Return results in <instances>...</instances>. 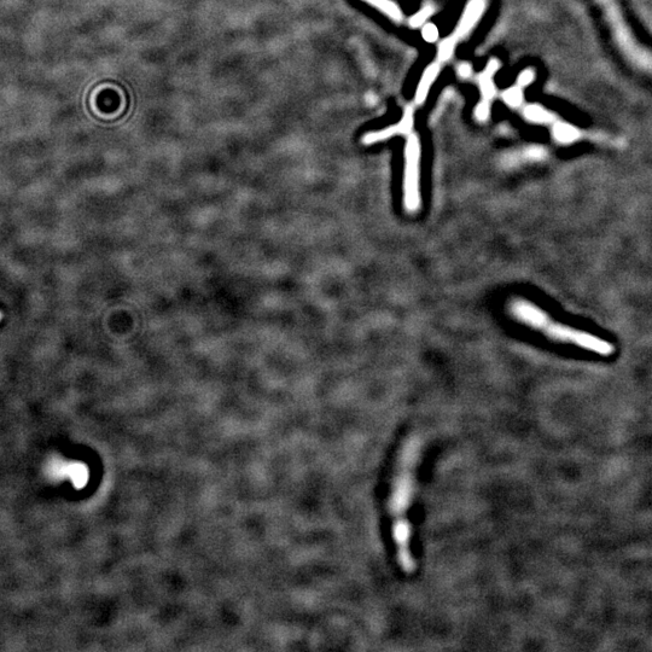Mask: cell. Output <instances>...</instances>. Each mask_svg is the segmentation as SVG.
Segmentation results:
<instances>
[{"label": "cell", "mask_w": 652, "mask_h": 652, "mask_svg": "<svg viewBox=\"0 0 652 652\" xmlns=\"http://www.w3.org/2000/svg\"><path fill=\"white\" fill-rule=\"evenodd\" d=\"M487 8V0H469L467 7H465L461 20L458 22L456 31L452 34L454 38L459 40L468 37L469 33L473 31L477 23L482 19Z\"/></svg>", "instance_id": "5b68a950"}, {"label": "cell", "mask_w": 652, "mask_h": 652, "mask_svg": "<svg viewBox=\"0 0 652 652\" xmlns=\"http://www.w3.org/2000/svg\"><path fill=\"white\" fill-rule=\"evenodd\" d=\"M526 115L529 120L535 122H544L550 119V115L545 112L544 109L539 107H529L526 109Z\"/></svg>", "instance_id": "4fadbf2b"}, {"label": "cell", "mask_w": 652, "mask_h": 652, "mask_svg": "<svg viewBox=\"0 0 652 652\" xmlns=\"http://www.w3.org/2000/svg\"><path fill=\"white\" fill-rule=\"evenodd\" d=\"M419 454H421V441L416 436H412L401 448L389 499V514L392 516V535L397 550V560L405 574H413L417 568L411 550L412 528L409 511L415 493Z\"/></svg>", "instance_id": "6da1fadb"}, {"label": "cell", "mask_w": 652, "mask_h": 652, "mask_svg": "<svg viewBox=\"0 0 652 652\" xmlns=\"http://www.w3.org/2000/svg\"><path fill=\"white\" fill-rule=\"evenodd\" d=\"M499 67L498 61L489 62L486 71L481 74L480 77V86L482 90V95L485 97V100L489 101L496 93L494 89L493 77L496 74V71Z\"/></svg>", "instance_id": "ba28073f"}, {"label": "cell", "mask_w": 652, "mask_h": 652, "mask_svg": "<svg viewBox=\"0 0 652 652\" xmlns=\"http://www.w3.org/2000/svg\"><path fill=\"white\" fill-rule=\"evenodd\" d=\"M422 37L428 43H436L439 39V29L433 23H424L422 28Z\"/></svg>", "instance_id": "8fae6325"}, {"label": "cell", "mask_w": 652, "mask_h": 652, "mask_svg": "<svg viewBox=\"0 0 652 652\" xmlns=\"http://www.w3.org/2000/svg\"><path fill=\"white\" fill-rule=\"evenodd\" d=\"M458 40L454 38L453 36L446 38L445 40H442V42L439 45V50H438V62L439 63H445L448 60H451L454 50H456Z\"/></svg>", "instance_id": "9c48e42d"}, {"label": "cell", "mask_w": 652, "mask_h": 652, "mask_svg": "<svg viewBox=\"0 0 652 652\" xmlns=\"http://www.w3.org/2000/svg\"><path fill=\"white\" fill-rule=\"evenodd\" d=\"M440 72L441 67L439 62L430 64V66L426 68V71L423 72L422 78L419 80L415 96V102L417 106H422V104L427 101L430 89H432L436 79L439 78Z\"/></svg>", "instance_id": "8992f818"}, {"label": "cell", "mask_w": 652, "mask_h": 652, "mask_svg": "<svg viewBox=\"0 0 652 652\" xmlns=\"http://www.w3.org/2000/svg\"><path fill=\"white\" fill-rule=\"evenodd\" d=\"M511 316H514L521 323H525L535 330L541 331L553 340L570 343L589 351L610 355L614 352V347L609 342L599 339V337L584 333V331L570 328L555 322L545 311L541 310L533 302L525 299H515L509 304Z\"/></svg>", "instance_id": "7a4b0ae2"}, {"label": "cell", "mask_w": 652, "mask_h": 652, "mask_svg": "<svg viewBox=\"0 0 652 652\" xmlns=\"http://www.w3.org/2000/svg\"><path fill=\"white\" fill-rule=\"evenodd\" d=\"M363 2L371 5L372 8L381 11L383 15L389 17L390 20L400 23L404 20L403 11H401L399 5L393 0H363Z\"/></svg>", "instance_id": "52a82bcc"}, {"label": "cell", "mask_w": 652, "mask_h": 652, "mask_svg": "<svg viewBox=\"0 0 652 652\" xmlns=\"http://www.w3.org/2000/svg\"><path fill=\"white\" fill-rule=\"evenodd\" d=\"M422 145L415 133H410L405 145L404 207L416 214L422 206L421 196Z\"/></svg>", "instance_id": "3957f363"}, {"label": "cell", "mask_w": 652, "mask_h": 652, "mask_svg": "<svg viewBox=\"0 0 652 652\" xmlns=\"http://www.w3.org/2000/svg\"><path fill=\"white\" fill-rule=\"evenodd\" d=\"M2 320H3V313L0 312V322H2Z\"/></svg>", "instance_id": "2e32d148"}, {"label": "cell", "mask_w": 652, "mask_h": 652, "mask_svg": "<svg viewBox=\"0 0 652 652\" xmlns=\"http://www.w3.org/2000/svg\"><path fill=\"white\" fill-rule=\"evenodd\" d=\"M433 15L432 7H424L421 11H418L416 15H413L410 19V26L412 28L421 27L424 23H427L430 16Z\"/></svg>", "instance_id": "30bf717a"}, {"label": "cell", "mask_w": 652, "mask_h": 652, "mask_svg": "<svg viewBox=\"0 0 652 652\" xmlns=\"http://www.w3.org/2000/svg\"><path fill=\"white\" fill-rule=\"evenodd\" d=\"M522 100H523V93L521 90V86L514 87V89H510L505 93V101L506 103L509 104V106L517 107L518 104L522 102Z\"/></svg>", "instance_id": "7c38bea8"}, {"label": "cell", "mask_w": 652, "mask_h": 652, "mask_svg": "<svg viewBox=\"0 0 652 652\" xmlns=\"http://www.w3.org/2000/svg\"><path fill=\"white\" fill-rule=\"evenodd\" d=\"M533 78H534V73L533 72H531V71L523 72L520 75V78H518V81H517L518 86L525 87L526 85L531 84L532 81H533Z\"/></svg>", "instance_id": "9a60e30c"}, {"label": "cell", "mask_w": 652, "mask_h": 652, "mask_svg": "<svg viewBox=\"0 0 652 652\" xmlns=\"http://www.w3.org/2000/svg\"><path fill=\"white\" fill-rule=\"evenodd\" d=\"M489 110H491V107H489V101H482L480 106L476 109V118L485 121L488 118Z\"/></svg>", "instance_id": "5bb4252c"}, {"label": "cell", "mask_w": 652, "mask_h": 652, "mask_svg": "<svg viewBox=\"0 0 652 652\" xmlns=\"http://www.w3.org/2000/svg\"><path fill=\"white\" fill-rule=\"evenodd\" d=\"M413 124H415V110L412 107H407L403 118H401L397 125L383 128L380 131L366 133L363 137V144L372 145L387 141V139L395 136L410 135Z\"/></svg>", "instance_id": "277c9868"}]
</instances>
